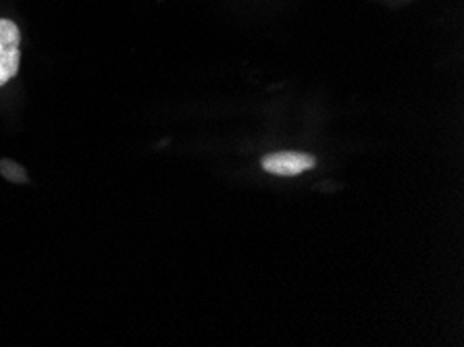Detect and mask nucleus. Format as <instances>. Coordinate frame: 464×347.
<instances>
[{
  "instance_id": "obj_1",
  "label": "nucleus",
  "mask_w": 464,
  "mask_h": 347,
  "mask_svg": "<svg viewBox=\"0 0 464 347\" xmlns=\"http://www.w3.org/2000/svg\"><path fill=\"white\" fill-rule=\"evenodd\" d=\"M21 34L15 21L0 19V88L17 75L21 63Z\"/></svg>"
},
{
  "instance_id": "obj_2",
  "label": "nucleus",
  "mask_w": 464,
  "mask_h": 347,
  "mask_svg": "<svg viewBox=\"0 0 464 347\" xmlns=\"http://www.w3.org/2000/svg\"><path fill=\"white\" fill-rule=\"evenodd\" d=\"M316 167V159L302 152H276L263 159V169L271 175L294 177Z\"/></svg>"
},
{
  "instance_id": "obj_3",
  "label": "nucleus",
  "mask_w": 464,
  "mask_h": 347,
  "mask_svg": "<svg viewBox=\"0 0 464 347\" xmlns=\"http://www.w3.org/2000/svg\"><path fill=\"white\" fill-rule=\"evenodd\" d=\"M0 173L13 183H27L25 169L19 167L17 162H13L9 159H0Z\"/></svg>"
}]
</instances>
